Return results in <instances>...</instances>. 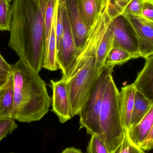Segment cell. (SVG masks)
I'll return each mask as SVG.
<instances>
[{
	"label": "cell",
	"mask_w": 153,
	"mask_h": 153,
	"mask_svg": "<svg viewBox=\"0 0 153 153\" xmlns=\"http://www.w3.org/2000/svg\"><path fill=\"white\" fill-rule=\"evenodd\" d=\"M0 70L9 73H12V65L8 64L0 53Z\"/></svg>",
	"instance_id": "obj_29"
},
{
	"label": "cell",
	"mask_w": 153,
	"mask_h": 153,
	"mask_svg": "<svg viewBox=\"0 0 153 153\" xmlns=\"http://www.w3.org/2000/svg\"><path fill=\"white\" fill-rule=\"evenodd\" d=\"M58 0H56L54 8L53 19L51 28L49 41L45 53V58L43 64V68L48 71H56L59 69L56 62L57 44L56 36V22L57 17Z\"/></svg>",
	"instance_id": "obj_15"
},
{
	"label": "cell",
	"mask_w": 153,
	"mask_h": 153,
	"mask_svg": "<svg viewBox=\"0 0 153 153\" xmlns=\"http://www.w3.org/2000/svg\"><path fill=\"white\" fill-rule=\"evenodd\" d=\"M12 0H0V30L10 31L11 20L10 2Z\"/></svg>",
	"instance_id": "obj_20"
},
{
	"label": "cell",
	"mask_w": 153,
	"mask_h": 153,
	"mask_svg": "<svg viewBox=\"0 0 153 153\" xmlns=\"http://www.w3.org/2000/svg\"><path fill=\"white\" fill-rule=\"evenodd\" d=\"M145 59L144 66L137 74L133 84L137 91L153 103V55Z\"/></svg>",
	"instance_id": "obj_11"
},
{
	"label": "cell",
	"mask_w": 153,
	"mask_h": 153,
	"mask_svg": "<svg viewBox=\"0 0 153 153\" xmlns=\"http://www.w3.org/2000/svg\"><path fill=\"white\" fill-rule=\"evenodd\" d=\"M152 149H153V143L152 145Z\"/></svg>",
	"instance_id": "obj_33"
},
{
	"label": "cell",
	"mask_w": 153,
	"mask_h": 153,
	"mask_svg": "<svg viewBox=\"0 0 153 153\" xmlns=\"http://www.w3.org/2000/svg\"><path fill=\"white\" fill-rule=\"evenodd\" d=\"M112 20L107 4L90 27L86 41L64 79L67 83L73 117L78 115L101 71L97 67L98 45Z\"/></svg>",
	"instance_id": "obj_2"
},
{
	"label": "cell",
	"mask_w": 153,
	"mask_h": 153,
	"mask_svg": "<svg viewBox=\"0 0 153 153\" xmlns=\"http://www.w3.org/2000/svg\"><path fill=\"white\" fill-rule=\"evenodd\" d=\"M136 91L133 83L122 87L120 92L121 117L126 133L130 128Z\"/></svg>",
	"instance_id": "obj_14"
},
{
	"label": "cell",
	"mask_w": 153,
	"mask_h": 153,
	"mask_svg": "<svg viewBox=\"0 0 153 153\" xmlns=\"http://www.w3.org/2000/svg\"><path fill=\"white\" fill-rule=\"evenodd\" d=\"M13 101V80L12 73L7 81L0 87V119L12 118Z\"/></svg>",
	"instance_id": "obj_16"
},
{
	"label": "cell",
	"mask_w": 153,
	"mask_h": 153,
	"mask_svg": "<svg viewBox=\"0 0 153 153\" xmlns=\"http://www.w3.org/2000/svg\"><path fill=\"white\" fill-rule=\"evenodd\" d=\"M53 91L52 111L57 116L59 121L64 123L73 118L71 105L67 83L64 79L50 81Z\"/></svg>",
	"instance_id": "obj_9"
},
{
	"label": "cell",
	"mask_w": 153,
	"mask_h": 153,
	"mask_svg": "<svg viewBox=\"0 0 153 153\" xmlns=\"http://www.w3.org/2000/svg\"><path fill=\"white\" fill-rule=\"evenodd\" d=\"M132 0H106L107 11L111 19L121 16Z\"/></svg>",
	"instance_id": "obj_21"
},
{
	"label": "cell",
	"mask_w": 153,
	"mask_h": 153,
	"mask_svg": "<svg viewBox=\"0 0 153 153\" xmlns=\"http://www.w3.org/2000/svg\"><path fill=\"white\" fill-rule=\"evenodd\" d=\"M152 102L140 92L137 91L132 112L130 128L136 126L150 110Z\"/></svg>",
	"instance_id": "obj_17"
},
{
	"label": "cell",
	"mask_w": 153,
	"mask_h": 153,
	"mask_svg": "<svg viewBox=\"0 0 153 153\" xmlns=\"http://www.w3.org/2000/svg\"><path fill=\"white\" fill-rule=\"evenodd\" d=\"M10 153H14V152H10Z\"/></svg>",
	"instance_id": "obj_34"
},
{
	"label": "cell",
	"mask_w": 153,
	"mask_h": 153,
	"mask_svg": "<svg viewBox=\"0 0 153 153\" xmlns=\"http://www.w3.org/2000/svg\"><path fill=\"white\" fill-rule=\"evenodd\" d=\"M101 136L110 153L113 152L125 137L120 108V92L113 76L107 84L100 115Z\"/></svg>",
	"instance_id": "obj_4"
},
{
	"label": "cell",
	"mask_w": 153,
	"mask_h": 153,
	"mask_svg": "<svg viewBox=\"0 0 153 153\" xmlns=\"http://www.w3.org/2000/svg\"><path fill=\"white\" fill-rule=\"evenodd\" d=\"M88 153H110L106 145L100 136L93 135L91 137L87 146Z\"/></svg>",
	"instance_id": "obj_23"
},
{
	"label": "cell",
	"mask_w": 153,
	"mask_h": 153,
	"mask_svg": "<svg viewBox=\"0 0 153 153\" xmlns=\"http://www.w3.org/2000/svg\"><path fill=\"white\" fill-rule=\"evenodd\" d=\"M65 6L75 46L80 51L86 41L90 28L85 24L82 19L76 0H66Z\"/></svg>",
	"instance_id": "obj_10"
},
{
	"label": "cell",
	"mask_w": 153,
	"mask_h": 153,
	"mask_svg": "<svg viewBox=\"0 0 153 153\" xmlns=\"http://www.w3.org/2000/svg\"><path fill=\"white\" fill-rule=\"evenodd\" d=\"M111 153H146L140 147L135 145L128 139L126 135L122 143Z\"/></svg>",
	"instance_id": "obj_24"
},
{
	"label": "cell",
	"mask_w": 153,
	"mask_h": 153,
	"mask_svg": "<svg viewBox=\"0 0 153 153\" xmlns=\"http://www.w3.org/2000/svg\"><path fill=\"white\" fill-rule=\"evenodd\" d=\"M113 47V36L108 27L97 48V67L100 71H101L104 67L106 57Z\"/></svg>",
	"instance_id": "obj_18"
},
{
	"label": "cell",
	"mask_w": 153,
	"mask_h": 153,
	"mask_svg": "<svg viewBox=\"0 0 153 153\" xmlns=\"http://www.w3.org/2000/svg\"><path fill=\"white\" fill-rule=\"evenodd\" d=\"M61 153H83L80 149L74 147H69L65 149Z\"/></svg>",
	"instance_id": "obj_31"
},
{
	"label": "cell",
	"mask_w": 153,
	"mask_h": 153,
	"mask_svg": "<svg viewBox=\"0 0 153 153\" xmlns=\"http://www.w3.org/2000/svg\"><path fill=\"white\" fill-rule=\"evenodd\" d=\"M145 0H132L127 5L124 13L142 16V10Z\"/></svg>",
	"instance_id": "obj_26"
},
{
	"label": "cell",
	"mask_w": 153,
	"mask_h": 153,
	"mask_svg": "<svg viewBox=\"0 0 153 153\" xmlns=\"http://www.w3.org/2000/svg\"><path fill=\"white\" fill-rule=\"evenodd\" d=\"M62 7L63 31L57 47L56 62L62 74V78H64L68 74L80 50H77L75 46L65 5Z\"/></svg>",
	"instance_id": "obj_6"
},
{
	"label": "cell",
	"mask_w": 153,
	"mask_h": 153,
	"mask_svg": "<svg viewBox=\"0 0 153 153\" xmlns=\"http://www.w3.org/2000/svg\"><path fill=\"white\" fill-rule=\"evenodd\" d=\"M133 59H134L133 56L127 51L121 48H113L106 57L104 67L121 65Z\"/></svg>",
	"instance_id": "obj_19"
},
{
	"label": "cell",
	"mask_w": 153,
	"mask_h": 153,
	"mask_svg": "<svg viewBox=\"0 0 153 153\" xmlns=\"http://www.w3.org/2000/svg\"><path fill=\"white\" fill-rule=\"evenodd\" d=\"M12 118L23 123L40 120L47 114L51 103L45 82L21 59L12 65Z\"/></svg>",
	"instance_id": "obj_3"
},
{
	"label": "cell",
	"mask_w": 153,
	"mask_h": 153,
	"mask_svg": "<svg viewBox=\"0 0 153 153\" xmlns=\"http://www.w3.org/2000/svg\"><path fill=\"white\" fill-rule=\"evenodd\" d=\"M48 0H13L8 45L20 59L39 73L46 48L45 15Z\"/></svg>",
	"instance_id": "obj_1"
},
{
	"label": "cell",
	"mask_w": 153,
	"mask_h": 153,
	"mask_svg": "<svg viewBox=\"0 0 153 153\" xmlns=\"http://www.w3.org/2000/svg\"><path fill=\"white\" fill-rule=\"evenodd\" d=\"M11 74L0 70V87L7 81Z\"/></svg>",
	"instance_id": "obj_30"
},
{
	"label": "cell",
	"mask_w": 153,
	"mask_h": 153,
	"mask_svg": "<svg viewBox=\"0 0 153 153\" xmlns=\"http://www.w3.org/2000/svg\"></svg>",
	"instance_id": "obj_35"
},
{
	"label": "cell",
	"mask_w": 153,
	"mask_h": 153,
	"mask_svg": "<svg viewBox=\"0 0 153 153\" xmlns=\"http://www.w3.org/2000/svg\"><path fill=\"white\" fill-rule=\"evenodd\" d=\"M66 0H59V3L61 5H64L65 4V2H66Z\"/></svg>",
	"instance_id": "obj_32"
},
{
	"label": "cell",
	"mask_w": 153,
	"mask_h": 153,
	"mask_svg": "<svg viewBox=\"0 0 153 153\" xmlns=\"http://www.w3.org/2000/svg\"><path fill=\"white\" fill-rule=\"evenodd\" d=\"M18 126L13 119H0V141L8 135L12 134Z\"/></svg>",
	"instance_id": "obj_25"
},
{
	"label": "cell",
	"mask_w": 153,
	"mask_h": 153,
	"mask_svg": "<svg viewBox=\"0 0 153 153\" xmlns=\"http://www.w3.org/2000/svg\"><path fill=\"white\" fill-rule=\"evenodd\" d=\"M153 125V103L147 114L134 126L130 128L126 133L135 145L140 147L147 138Z\"/></svg>",
	"instance_id": "obj_13"
},
{
	"label": "cell",
	"mask_w": 153,
	"mask_h": 153,
	"mask_svg": "<svg viewBox=\"0 0 153 153\" xmlns=\"http://www.w3.org/2000/svg\"><path fill=\"white\" fill-rule=\"evenodd\" d=\"M114 66L103 67L86 102L82 108L80 117L79 129L85 128L87 134L101 136L100 115L106 86L112 76Z\"/></svg>",
	"instance_id": "obj_5"
},
{
	"label": "cell",
	"mask_w": 153,
	"mask_h": 153,
	"mask_svg": "<svg viewBox=\"0 0 153 153\" xmlns=\"http://www.w3.org/2000/svg\"><path fill=\"white\" fill-rule=\"evenodd\" d=\"M153 143V125L147 138L143 143L140 148L143 151L152 150V146Z\"/></svg>",
	"instance_id": "obj_28"
},
{
	"label": "cell",
	"mask_w": 153,
	"mask_h": 153,
	"mask_svg": "<svg viewBox=\"0 0 153 153\" xmlns=\"http://www.w3.org/2000/svg\"><path fill=\"white\" fill-rule=\"evenodd\" d=\"M84 23L90 28L107 4L106 0H76Z\"/></svg>",
	"instance_id": "obj_12"
},
{
	"label": "cell",
	"mask_w": 153,
	"mask_h": 153,
	"mask_svg": "<svg viewBox=\"0 0 153 153\" xmlns=\"http://www.w3.org/2000/svg\"><path fill=\"white\" fill-rule=\"evenodd\" d=\"M141 16L148 20L153 22V0H145Z\"/></svg>",
	"instance_id": "obj_27"
},
{
	"label": "cell",
	"mask_w": 153,
	"mask_h": 153,
	"mask_svg": "<svg viewBox=\"0 0 153 153\" xmlns=\"http://www.w3.org/2000/svg\"><path fill=\"white\" fill-rule=\"evenodd\" d=\"M122 15L129 22L137 36L140 57L146 59L153 55V22L141 16L126 13Z\"/></svg>",
	"instance_id": "obj_8"
},
{
	"label": "cell",
	"mask_w": 153,
	"mask_h": 153,
	"mask_svg": "<svg viewBox=\"0 0 153 153\" xmlns=\"http://www.w3.org/2000/svg\"><path fill=\"white\" fill-rule=\"evenodd\" d=\"M108 29L113 36V48L127 51L134 59L140 58L138 39L129 22L122 15L112 20Z\"/></svg>",
	"instance_id": "obj_7"
},
{
	"label": "cell",
	"mask_w": 153,
	"mask_h": 153,
	"mask_svg": "<svg viewBox=\"0 0 153 153\" xmlns=\"http://www.w3.org/2000/svg\"><path fill=\"white\" fill-rule=\"evenodd\" d=\"M56 0H48L45 15V27L46 49L47 48L53 19L55 5Z\"/></svg>",
	"instance_id": "obj_22"
}]
</instances>
